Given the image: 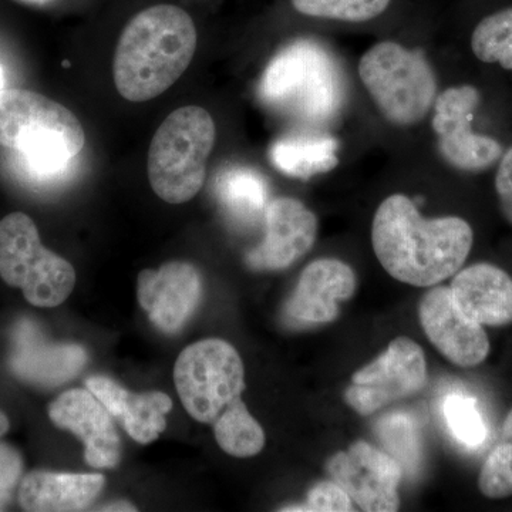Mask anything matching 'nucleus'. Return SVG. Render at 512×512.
I'll list each match as a JSON object with an SVG mask.
<instances>
[{
	"instance_id": "9b49d317",
	"label": "nucleus",
	"mask_w": 512,
	"mask_h": 512,
	"mask_svg": "<svg viewBox=\"0 0 512 512\" xmlns=\"http://www.w3.org/2000/svg\"><path fill=\"white\" fill-rule=\"evenodd\" d=\"M328 471L332 480L363 511L399 510V484L403 468L390 454L356 441L348 451L330 458Z\"/></svg>"
},
{
	"instance_id": "dca6fc26",
	"label": "nucleus",
	"mask_w": 512,
	"mask_h": 512,
	"mask_svg": "<svg viewBox=\"0 0 512 512\" xmlns=\"http://www.w3.org/2000/svg\"><path fill=\"white\" fill-rule=\"evenodd\" d=\"M50 420L73 431L83 440L87 463L94 468H113L121 458V441L113 416L89 389L60 394L50 404Z\"/></svg>"
},
{
	"instance_id": "20e7f679",
	"label": "nucleus",
	"mask_w": 512,
	"mask_h": 512,
	"mask_svg": "<svg viewBox=\"0 0 512 512\" xmlns=\"http://www.w3.org/2000/svg\"><path fill=\"white\" fill-rule=\"evenodd\" d=\"M217 128L207 110L185 106L163 121L147 156L151 187L168 204L192 200L204 185Z\"/></svg>"
},
{
	"instance_id": "6e6552de",
	"label": "nucleus",
	"mask_w": 512,
	"mask_h": 512,
	"mask_svg": "<svg viewBox=\"0 0 512 512\" xmlns=\"http://www.w3.org/2000/svg\"><path fill=\"white\" fill-rule=\"evenodd\" d=\"M261 96L274 106L325 119L338 107L339 84L328 55L312 43L298 42L266 67Z\"/></svg>"
},
{
	"instance_id": "72a5a7b5",
	"label": "nucleus",
	"mask_w": 512,
	"mask_h": 512,
	"mask_svg": "<svg viewBox=\"0 0 512 512\" xmlns=\"http://www.w3.org/2000/svg\"><path fill=\"white\" fill-rule=\"evenodd\" d=\"M20 2L29 3V5L43 6V5H47V3L52 2V0H20Z\"/></svg>"
},
{
	"instance_id": "f3484780",
	"label": "nucleus",
	"mask_w": 512,
	"mask_h": 512,
	"mask_svg": "<svg viewBox=\"0 0 512 512\" xmlns=\"http://www.w3.org/2000/svg\"><path fill=\"white\" fill-rule=\"evenodd\" d=\"M356 275L339 259L323 258L303 269L286 315L305 325H323L339 316V302L355 295Z\"/></svg>"
},
{
	"instance_id": "423d86ee",
	"label": "nucleus",
	"mask_w": 512,
	"mask_h": 512,
	"mask_svg": "<svg viewBox=\"0 0 512 512\" xmlns=\"http://www.w3.org/2000/svg\"><path fill=\"white\" fill-rule=\"evenodd\" d=\"M0 276L40 308L60 305L76 285L72 264L43 247L35 222L23 212L0 221Z\"/></svg>"
},
{
	"instance_id": "f8f14e48",
	"label": "nucleus",
	"mask_w": 512,
	"mask_h": 512,
	"mask_svg": "<svg viewBox=\"0 0 512 512\" xmlns=\"http://www.w3.org/2000/svg\"><path fill=\"white\" fill-rule=\"evenodd\" d=\"M87 359L82 346L50 342L33 320L20 319L13 329L9 366L23 382L62 386L82 372Z\"/></svg>"
},
{
	"instance_id": "f257e3e1",
	"label": "nucleus",
	"mask_w": 512,
	"mask_h": 512,
	"mask_svg": "<svg viewBox=\"0 0 512 512\" xmlns=\"http://www.w3.org/2000/svg\"><path fill=\"white\" fill-rule=\"evenodd\" d=\"M473 241V229L463 218L427 220L403 194L387 197L373 218V251L380 264L397 281L417 288H429L456 274Z\"/></svg>"
},
{
	"instance_id": "2f4dec72",
	"label": "nucleus",
	"mask_w": 512,
	"mask_h": 512,
	"mask_svg": "<svg viewBox=\"0 0 512 512\" xmlns=\"http://www.w3.org/2000/svg\"><path fill=\"white\" fill-rule=\"evenodd\" d=\"M104 511H134L136 508L133 505L126 503H116L107 505V508H103Z\"/></svg>"
},
{
	"instance_id": "9d476101",
	"label": "nucleus",
	"mask_w": 512,
	"mask_h": 512,
	"mask_svg": "<svg viewBox=\"0 0 512 512\" xmlns=\"http://www.w3.org/2000/svg\"><path fill=\"white\" fill-rule=\"evenodd\" d=\"M480 93L474 86L450 87L434 101L431 120L437 146L447 164L461 171H481L497 163L503 147L493 137L474 133L471 127Z\"/></svg>"
},
{
	"instance_id": "393cba45",
	"label": "nucleus",
	"mask_w": 512,
	"mask_h": 512,
	"mask_svg": "<svg viewBox=\"0 0 512 512\" xmlns=\"http://www.w3.org/2000/svg\"><path fill=\"white\" fill-rule=\"evenodd\" d=\"M376 433L390 456L406 468L409 473L416 474L420 467L421 447L419 430L407 414H389L379 420Z\"/></svg>"
},
{
	"instance_id": "cd10ccee",
	"label": "nucleus",
	"mask_w": 512,
	"mask_h": 512,
	"mask_svg": "<svg viewBox=\"0 0 512 512\" xmlns=\"http://www.w3.org/2000/svg\"><path fill=\"white\" fill-rule=\"evenodd\" d=\"M443 413L448 429L463 446L477 448L487 439V427L473 397L450 394L444 402Z\"/></svg>"
},
{
	"instance_id": "c756f323",
	"label": "nucleus",
	"mask_w": 512,
	"mask_h": 512,
	"mask_svg": "<svg viewBox=\"0 0 512 512\" xmlns=\"http://www.w3.org/2000/svg\"><path fill=\"white\" fill-rule=\"evenodd\" d=\"M23 461L15 448L0 443V510L8 505L22 478Z\"/></svg>"
},
{
	"instance_id": "473e14b6",
	"label": "nucleus",
	"mask_w": 512,
	"mask_h": 512,
	"mask_svg": "<svg viewBox=\"0 0 512 512\" xmlns=\"http://www.w3.org/2000/svg\"><path fill=\"white\" fill-rule=\"evenodd\" d=\"M9 430V420L5 413L0 412V437L5 436Z\"/></svg>"
},
{
	"instance_id": "4468645a",
	"label": "nucleus",
	"mask_w": 512,
	"mask_h": 512,
	"mask_svg": "<svg viewBox=\"0 0 512 512\" xmlns=\"http://www.w3.org/2000/svg\"><path fill=\"white\" fill-rule=\"evenodd\" d=\"M265 239L247 255L255 271H281L308 254L318 235V218L303 202L281 197L265 210Z\"/></svg>"
},
{
	"instance_id": "5701e85b",
	"label": "nucleus",
	"mask_w": 512,
	"mask_h": 512,
	"mask_svg": "<svg viewBox=\"0 0 512 512\" xmlns=\"http://www.w3.org/2000/svg\"><path fill=\"white\" fill-rule=\"evenodd\" d=\"M225 210L239 220H252L266 210V185L261 175L248 168L225 171L217 183Z\"/></svg>"
},
{
	"instance_id": "aec40b11",
	"label": "nucleus",
	"mask_w": 512,
	"mask_h": 512,
	"mask_svg": "<svg viewBox=\"0 0 512 512\" xmlns=\"http://www.w3.org/2000/svg\"><path fill=\"white\" fill-rule=\"evenodd\" d=\"M104 483L101 474L33 471L20 483L19 501L25 511H82L96 500Z\"/></svg>"
},
{
	"instance_id": "0eeeda50",
	"label": "nucleus",
	"mask_w": 512,
	"mask_h": 512,
	"mask_svg": "<svg viewBox=\"0 0 512 512\" xmlns=\"http://www.w3.org/2000/svg\"><path fill=\"white\" fill-rule=\"evenodd\" d=\"M174 382L192 419L214 424L244 392V363L225 340H201L178 356Z\"/></svg>"
},
{
	"instance_id": "6ab92c4d",
	"label": "nucleus",
	"mask_w": 512,
	"mask_h": 512,
	"mask_svg": "<svg viewBox=\"0 0 512 512\" xmlns=\"http://www.w3.org/2000/svg\"><path fill=\"white\" fill-rule=\"evenodd\" d=\"M86 386L137 443L148 444L157 440L167 427L165 416L173 409V402L167 394L131 393L104 376L90 377Z\"/></svg>"
},
{
	"instance_id": "a878e982",
	"label": "nucleus",
	"mask_w": 512,
	"mask_h": 512,
	"mask_svg": "<svg viewBox=\"0 0 512 512\" xmlns=\"http://www.w3.org/2000/svg\"><path fill=\"white\" fill-rule=\"evenodd\" d=\"M303 16L338 22L363 23L379 18L392 0H291Z\"/></svg>"
},
{
	"instance_id": "4be33fe9",
	"label": "nucleus",
	"mask_w": 512,
	"mask_h": 512,
	"mask_svg": "<svg viewBox=\"0 0 512 512\" xmlns=\"http://www.w3.org/2000/svg\"><path fill=\"white\" fill-rule=\"evenodd\" d=\"M212 426H214L218 446L229 456L238 458L256 456L265 446L264 430L248 412L241 397L229 404Z\"/></svg>"
},
{
	"instance_id": "f03ea898",
	"label": "nucleus",
	"mask_w": 512,
	"mask_h": 512,
	"mask_svg": "<svg viewBox=\"0 0 512 512\" xmlns=\"http://www.w3.org/2000/svg\"><path fill=\"white\" fill-rule=\"evenodd\" d=\"M195 49L197 29L184 9L157 5L143 10L127 23L117 43V92L133 103L156 99L183 76Z\"/></svg>"
},
{
	"instance_id": "7ed1b4c3",
	"label": "nucleus",
	"mask_w": 512,
	"mask_h": 512,
	"mask_svg": "<svg viewBox=\"0 0 512 512\" xmlns=\"http://www.w3.org/2000/svg\"><path fill=\"white\" fill-rule=\"evenodd\" d=\"M84 144L82 123L63 104L30 90L0 92V146L18 154L30 180L63 177Z\"/></svg>"
},
{
	"instance_id": "412c9836",
	"label": "nucleus",
	"mask_w": 512,
	"mask_h": 512,
	"mask_svg": "<svg viewBox=\"0 0 512 512\" xmlns=\"http://www.w3.org/2000/svg\"><path fill=\"white\" fill-rule=\"evenodd\" d=\"M272 164L293 178L309 180L338 167V143L329 137H286L271 148Z\"/></svg>"
},
{
	"instance_id": "ddd939ff",
	"label": "nucleus",
	"mask_w": 512,
	"mask_h": 512,
	"mask_svg": "<svg viewBox=\"0 0 512 512\" xmlns=\"http://www.w3.org/2000/svg\"><path fill=\"white\" fill-rule=\"evenodd\" d=\"M419 318L427 338L454 365L474 367L487 359L490 340L483 325L460 312L450 288L427 292L420 301Z\"/></svg>"
},
{
	"instance_id": "a211bd4d",
	"label": "nucleus",
	"mask_w": 512,
	"mask_h": 512,
	"mask_svg": "<svg viewBox=\"0 0 512 512\" xmlns=\"http://www.w3.org/2000/svg\"><path fill=\"white\" fill-rule=\"evenodd\" d=\"M450 291L460 312L478 325L512 322V278L498 266H468L458 272Z\"/></svg>"
},
{
	"instance_id": "c85d7f7f",
	"label": "nucleus",
	"mask_w": 512,
	"mask_h": 512,
	"mask_svg": "<svg viewBox=\"0 0 512 512\" xmlns=\"http://www.w3.org/2000/svg\"><path fill=\"white\" fill-rule=\"evenodd\" d=\"M282 511L348 512L355 508L349 495L335 481H323L311 488L305 504L282 508Z\"/></svg>"
},
{
	"instance_id": "b1692460",
	"label": "nucleus",
	"mask_w": 512,
	"mask_h": 512,
	"mask_svg": "<svg viewBox=\"0 0 512 512\" xmlns=\"http://www.w3.org/2000/svg\"><path fill=\"white\" fill-rule=\"evenodd\" d=\"M471 49L481 62L498 63L512 72V8L481 20L471 36Z\"/></svg>"
},
{
	"instance_id": "1a4fd4ad",
	"label": "nucleus",
	"mask_w": 512,
	"mask_h": 512,
	"mask_svg": "<svg viewBox=\"0 0 512 512\" xmlns=\"http://www.w3.org/2000/svg\"><path fill=\"white\" fill-rule=\"evenodd\" d=\"M427 382L424 352L409 338H396L383 355L352 377L346 403L360 416L419 393Z\"/></svg>"
},
{
	"instance_id": "39448f33",
	"label": "nucleus",
	"mask_w": 512,
	"mask_h": 512,
	"mask_svg": "<svg viewBox=\"0 0 512 512\" xmlns=\"http://www.w3.org/2000/svg\"><path fill=\"white\" fill-rule=\"evenodd\" d=\"M359 77L384 119L396 126L420 123L436 101V74L424 53L390 40L367 50Z\"/></svg>"
},
{
	"instance_id": "2eb2a0df",
	"label": "nucleus",
	"mask_w": 512,
	"mask_h": 512,
	"mask_svg": "<svg viewBox=\"0 0 512 512\" xmlns=\"http://www.w3.org/2000/svg\"><path fill=\"white\" fill-rule=\"evenodd\" d=\"M137 296L156 328L173 335L184 328L201 301V276L187 262H170L158 271L144 269L138 275Z\"/></svg>"
},
{
	"instance_id": "f704fd0d",
	"label": "nucleus",
	"mask_w": 512,
	"mask_h": 512,
	"mask_svg": "<svg viewBox=\"0 0 512 512\" xmlns=\"http://www.w3.org/2000/svg\"><path fill=\"white\" fill-rule=\"evenodd\" d=\"M5 89V73H3L2 66H0V92Z\"/></svg>"
},
{
	"instance_id": "7c9ffc66",
	"label": "nucleus",
	"mask_w": 512,
	"mask_h": 512,
	"mask_svg": "<svg viewBox=\"0 0 512 512\" xmlns=\"http://www.w3.org/2000/svg\"><path fill=\"white\" fill-rule=\"evenodd\" d=\"M495 190H497L505 220L512 225V147L501 158L497 177H495Z\"/></svg>"
},
{
	"instance_id": "bb28decb",
	"label": "nucleus",
	"mask_w": 512,
	"mask_h": 512,
	"mask_svg": "<svg viewBox=\"0 0 512 512\" xmlns=\"http://www.w3.org/2000/svg\"><path fill=\"white\" fill-rule=\"evenodd\" d=\"M478 488L488 498L512 495V409L504 421L500 441L481 468Z\"/></svg>"
}]
</instances>
